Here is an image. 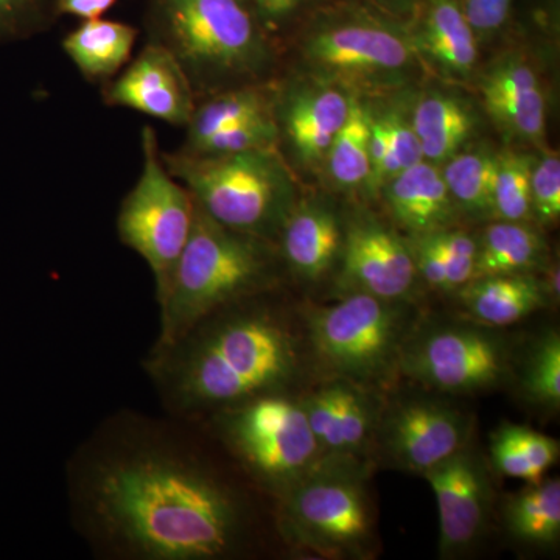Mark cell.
<instances>
[{
  "label": "cell",
  "mask_w": 560,
  "mask_h": 560,
  "mask_svg": "<svg viewBox=\"0 0 560 560\" xmlns=\"http://www.w3.org/2000/svg\"><path fill=\"white\" fill-rule=\"evenodd\" d=\"M102 98L113 108L136 110L176 128H186L197 105V94L178 61L151 40L113 80L102 84Z\"/></svg>",
  "instance_id": "cell-12"
},
{
  "label": "cell",
  "mask_w": 560,
  "mask_h": 560,
  "mask_svg": "<svg viewBox=\"0 0 560 560\" xmlns=\"http://www.w3.org/2000/svg\"><path fill=\"white\" fill-rule=\"evenodd\" d=\"M397 18H408L420 0H361Z\"/></svg>",
  "instance_id": "cell-42"
},
{
  "label": "cell",
  "mask_w": 560,
  "mask_h": 560,
  "mask_svg": "<svg viewBox=\"0 0 560 560\" xmlns=\"http://www.w3.org/2000/svg\"><path fill=\"white\" fill-rule=\"evenodd\" d=\"M467 425L459 412L433 404L405 405L389 419L386 440L401 466L425 474L463 451Z\"/></svg>",
  "instance_id": "cell-16"
},
{
  "label": "cell",
  "mask_w": 560,
  "mask_h": 560,
  "mask_svg": "<svg viewBox=\"0 0 560 560\" xmlns=\"http://www.w3.org/2000/svg\"><path fill=\"white\" fill-rule=\"evenodd\" d=\"M275 102L276 83L271 80L243 84L197 98L189 124L184 128L186 138L179 150H194L213 132L231 125L275 116Z\"/></svg>",
  "instance_id": "cell-23"
},
{
  "label": "cell",
  "mask_w": 560,
  "mask_h": 560,
  "mask_svg": "<svg viewBox=\"0 0 560 560\" xmlns=\"http://www.w3.org/2000/svg\"><path fill=\"white\" fill-rule=\"evenodd\" d=\"M296 345L270 313L206 316L183 337L153 348L145 370L176 416L224 410L276 393L293 377Z\"/></svg>",
  "instance_id": "cell-2"
},
{
  "label": "cell",
  "mask_w": 560,
  "mask_h": 560,
  "mask_svg": "<svg viewBox=\"0 0 560 560\" xmlns=\"http://www.w3.org/2000/svg\"><path fill=\"white\" fill-rule=\"evenodd\" d=\"M526 390L541 404H560V340L551 334L541 340L525 377Z\"/></svg>",
  "instance_id": "cell-33"
},
{
  "label": "cell",
  "mask_w": 560,
  "mask_h": 560,
  "mask_svg": "<svg viewBox=\"0 0 560 560\" xmlns=\"http://www.w3.org/2000/svg\"><path fill=\"white\" fill-rule=\"evenodd\" d=\"M298 28L304 65L337 86H396L418 66L407 21L361 0L323 2Z\"/></svg>",
  "instance_id": "cell-5"
},
{
  "label": "cell",
  "mask_w": 560,
  "mask_h": 560,
  "mask_svg": "<svg viewBox=\"0 0 560 560\" xmlns=\"http://www.w3.org/2000/svg\"><path fill=\"white\" fill-rule=\"evenodd\" d=\"M138 38L135 25L97 18L80 21L62 38L61 47L88 83L102 86L128 65Z\"/></svg>",
  "instance_id": "cell-21"
},
{
  "label": "cell",
  "mask_w": 560,
  "mask_h": 560,
  "mask_svg": "<svg viewBox=\"0 0 560 560\" xmlns=\"http://www.w3.org/2000/svg\"><path fill=\"white\" fill-rule=\"evenodd\" d=\"M371 186H383L390 178L423 161L422 149L411 114L399 109L371 110Z\"/></svg>",
  "instance_id": "cell-26"
},
{
  "label": "cell",
  "mask_w": 560,
  "mask_h": 560,
  "mask_svg": "<svg viewBox=\"0 0 560 560\" xmlns=\"http://www.w3.org/2000/svg\"><path fill=\"white\" fill-rule=\"evenodd\" d=\"M275 243H279L280 259L294 275L319 279L340 253V223L326 206L300 198Z\"/></svg>",
  "instance_id": "cell-19"
},
{
  "label": "cell",
  "mask_w": 560,
  "mask_h": 560,
  "mask_svg": "<svg viewBox=\"0 0 560 560\" xmlns=\"http://www.w3.org/2000/svg\"><path fill=\"white\" fill-rule=\"evenodd\" d=\"M499 154L488 149L456 153L442 171L453 202L471 213L492 212L493 183Z\"/></svg>",
  "instance_id": "cell-28"
},
{
  "label": "cell",
  "mask_w": 560,
  "mask_h": 560,
  "mask_svg": "<svg viewBox=\"0 0 560 560\" xmlns=\"http://www.w3.org/2000/svg\"><path fill=\"white\" fill-rule=\"evenodd\" d=\"M370 412L355 390L345 386L340 408V452L355 451L370 431Z\"/></svg>",
  "instance_id": "cell-40"
},
{
  "label": "cell",
  "mask_w": 560,
  "mask_h": 560,
  "mask_svg": "<svg viewBox=\"0 0 560 560\" xmlns=\"http://www.w3.org/2000/svg\"><path fill=\"white\" fill-rule=\"evenodd\" d=\"M397 330L389 301L359 291L312 318L313 342L323 359L352 375L381 370L396 345Z\"/></svg>",
  "instance_id": "cell-10"
},
{
  "label": "cell",
  "mask_w": 560,
  "mask_h": 560,
  "mask_svg": "<svg viewBox=\"0 0 560 560\" xmlns=\"http://www.w3.org/2000/svg\"><path fill=\"white\" fill-rule=\"evenodd\" d=\"M485 108L504 131L541 143L547 131V98L536 70L522 58L508 57L482 75Z\"/></svg>",
  "instance_id": "cell-17"
},
{
  "label": "cell",
  "mask_w": 560,
  "mask_h": 560,
  "mask_svg": "<svg viewBox=\"0 0 560 560\" xmlns=\"http://www.w3.org/2000/svg\"><path fill=\"white\" fill-rule=\"evenodd\" d=\"M411 121L423 160L436 165L455 156L475 130V116L469 106L444 92H429L420 97Z\"/></svg>",
  "instance_id": "cell-24"
},
{
  "label": "cell",
  "mask_w": 560,
  "mask_h": 560,
  "mask_svg": "<svg viewBox=\"0 0 560 560\" xmlns=\"http://www.w3.org/2000/svg\"><path fill=\"white\" fill-rule=\"evenodd\" d=\"M510 528L530 544H555L560 533V482L539 481L515 495L508 510Z\"/></svg>",
  "instance_id": "cell-29"
},
{
  "label": "cell",
  "mask_w": 560,
  "mask_h": 560,
  "mask_svg": "<svg viewBox=\"0 0 560 560\" xmlns=\"http://www.w3.org/2000/svg\"><path fill=\"white\" fill-rule=\"evenodd\" d=\"M345 385L329 386L302 404L319 447L340 452V408Z\"/></svg>",
  "instance_id": "cell-34"
},
{
  "label": "cell",
  "mask_w": 560,
  "mask_h": 560,
  "mask_svg": "<svg viewBox=\"0 0 560 560\" xmlns=\"http://www.w3.org/2000/svg\"><path fill=\"white\" fill-rule=\"evenodd\" d=\"M423 475L436 497L441 555H455L480 534L488 510V481L480 464L464 448Z\"/></svg>",
  "instance_id": "cell-15"
},
{
  "label": "cell",
  "mask_w": 560,
  "mask_h": 560,
  "mask_svg": "<svg viewBox=\"0 0 560 560\" xmlns=\"http://www.w3.org/2000/svg\"><path fill=\"white\" fill-rule=\"evenodd\" d=\"M447 267L448 290L463 289L474 280L478 245L466 232L441 230L430 232Z\"/></svg>",
  "instance_id": "cell-35"
},
{
  "label": "cell",
  "mask_w": 560,
  "mask_h": 560,
  "mask_svg": "<svg viewBox=\"0 0 560 560\" xmlns=\"http://www.w3.org/2000/svg\"><path fill=\"white\" fill-rule=\"evenodd\" d=\"M140 142L142 172L121 200L117 235L149 265L160 300L189 241L197 208L190 191L165 167L156 131L149 125Z\"/></svg>",
  "instance_id": "cell-7"
},
{
  "label": "cell",
  "mask_w": 560,
  "mask_h": 560,
  "mask_svg": "<svg viewBox=\"0 0 560 560\" xmlns=\"http://www.w3.org/2000/svg\"><path fill=\"white\" fill-rule=\"evenodd\" d=\"M490 451H492L493 463H495V467L501 474L528 481L529 485H536V482L544 480L537 474V470L534 469L533 463H530L528 455H526L525 447H523L521 440H518L515 425L501 427L493 434Z\"/></svg>",
  "instance_id": "cell-37"
},
{
  "label": "cell",
  "mask_w": 560,
  "mask_h": 560,
  "mask_svg": "<svg viewBox=\"0 0 560 560\" xmlns=\"http://www.w3.org/2000/svg\"><path fill=\"white\" fill-rule=\"evenodd\" d=\"M478 40L499 35L511 18L512 0H456Z\"/></svg>",
  "instance_id": "cell-39"
},
{
  "label": "cell",
  "mask_w": 560,
  "mask_h": 560,
  "mask_svg": "<svg viewBox=\"0 0 560 560\" xmlns=\"http://www.w3.org/2000/svg\"><path fill=\"white\" fill-rule=\"evenodd\" d=\"M352 95L327 81L276 84L275 120L280 147L304 168L324 164L348 119Z\"/></svg>",
  "instance_id": "cell-11"
},
{
  "label": "cell",
  "mask_w": 560,
  "mask_h": 560,
  "mask_svg": "<svg viewBox=\"0 0 560 560\" xmlns=\"http://www.w3.org/2000/svg\"><path fill=\"white\" fill-rule=\"evenodd\" d=\"M117 0H57L58 16H72L80 21L105 16Z\"/></svg>",
  "instance_id": "cell-41"
},
{
  "label": "cell",
  "mask_w": 560,
  "mask_h": 560,
  "mask_svg": "<svg viewBox=\"0 0 560 560\" xmlns=\"http://www.w3.org/2000/svg\"><path fill=\"white\" fill-rule=\"evenodd\" d=\"M194 228L186 248L158 304L164 348L206 316L270 289L278 278L275 243L230 230L195 205Z\"/></svg>",
  "instance_id": "cell-4"
},
{
  "label": "cell",
  "mask_w": 560,
  "mask_h": 560,
  "mask_svg": "<svg viewBox=\"0 0 560 560\" xmlns=\"http://www.w3.org/2000/svg\"><path fill=\"white\" fill-rule=\"evenodd\" d=\"M345 279L359 293L393 301L405 296L416 279L410 246L374 220L350 224L342 246Z\"/></svg>",
  "instance_id": "cell-14"
},
{
  "label": "cell",
  "mask_w": 560,
  "mask_h": 560,
  "mask_svg": "<svg viewBox=\"0 0 560 560\" xmlns=\"http://www.w3.org/2000/svg\"><path fill=\"white\" fill-rule=\"evenodd\" d=\"M385 187L386 205L394 220L415 235L447 230L455 202L436 164L420 161L390 178Z\"/></svg>",
  "instance_id": "cell-20"
},
{
  "label": "cell",
  "mask_w": 560,
  "mask_h": 560,
  "mask_svg": "<svg viewBox=\"0 0 560 560\" xmlns=\"http://www.w3.org/2000/svg\"><path fill=\"white\" fill-rule=\"evenodd\" d=\"M147 40L178 61L197 98L270 81L278 43L250 0H145Z\"/></svg>",
  "instance_id": "cell-3"
},
{
  "label": "cell",
  "mask_w": 560,
  "mask_h": 560,
  "mask_svg": "<svg viewBox=\"0 0 560 560\" xmlns=\"http://www.w3.org/2000/svg\"><path fill=\"white\" fill-rule=\"evenodd\" d=\"M280 526L289 539L320 551L366 544L371 515L363 489L341 475H304L283 489Z\"/></svg>",
  "instance_id": "cell-9"
},
{
  "label": "cell",
  "mask_w": 560,
  "mask_h": 560,
  "mask_svg": "<svg viewBox=\"0 0 560 560\" xmlns=\"http://www.w3.org/2000/svg\"><path fill=\"white\" fill-rule=\"evenodd\" d=\"M410 370L419 381L442 390L486 388L501 377L504 353L499 342L470 330L431 335L412 355Z\"/></svg>",
  "instance_id": "cell-13"
},
{
  "label": "cell",
  "mask_w": 560,
  "mask_h": 560,
  "mask_svg": "<svg viewBox=\"0 0 560 560\" xmlns=\"http://www.w3.org/2000/svg\"><path fill=\"white\" fill-rule=\"evenodd\" d=\"M477 245L474 279L521 275L537 267L545 253L540 235L521 221L490 224Z\"/></svg>",
  "instance_id": "cell-25"
},
{
  "label": "cell",
  "mask_w": 560,
  "mask_h": 560,
  "mask_svg": "<svg viewBox=\"0 0 560 560\" xmlns=\"http://www.w3.org/2000/svg\"><path fill=\"white\" fill-rule=\"evenodd\" d=\"M81 533L117 558L215 560L237 548L241 504L178 434L117 419L70 464Z\"/></svg>",
  "instance_id": "cell-1"
},
{
  "label": "cell",
  "mask_w": 560,
  "mask_h": 560,
  "mask_svg": "<svg viewBox=\"0 0 560 560\" xmlns=\"http://www.w3.org/2000/svg\"><path fill=\"white\" fill-rule=\"evenodd\" d=\"M161 154L195 205L230 230L275 243L300 201L296 179L279 149L221 156H194L178 150Z\"/></svg>",
  "instance_id": "cell-6"
},
{
  "label": "cell",
  "mask_w": 560,
  "mask_h": 560,
  "mask_svg": "<svg viewBox=\"0 0 560 560\" xmlns=\"http://www.w3.org/2000/svg\"><path fill=\"white\" fill-rule=\"evenodd\" d=\"M261 24L278 43L282 36L289 35L300 27L302 21L312 13L323 0H250Z\"/></svg>",
  "instance_id": "cell-38"
},
{
  "label": "cell",
  "mask_w": 560,
  "mask_h": 560,
  "mask_svg": "<svg viewBox=\"0 0 560 560\" xmlns=\"http://www.w3.org/2000/svg\"><path fill=\"white\" fill-rule=\"evenodd\" d=\"M534 161L521 153L499 154L493 183L492 212L504 221L525 223L533 217L530 172Z\"/></svg>",
  "instance_id": "cell-30"
},
{
  "label": "cell",
  "mask_w": 560,
  "mask_h": 560,
  "mask_svg": "<svg viewBox=\"0 0 560 560\" xmlns=\"http://www.w3.org/2000/svg\"><path fill=\"white\" fill-rule=\"evenodd\" d=\"M471 315L488 326H510L539 311L547 302L544 283L533 276H488L470 280L460 291Z\"/></svg>",
  "instance_id": "cell-22"
},
{
  "label": "cell",
  "mask_w": 560,
  "mask_h": 560,
  "mask_svg": "<svg viewBox=\"0 0 560 560\" xmlns=\"http://www.w3.org/2000/svg\"><path fill=\"white\" fill-rule=\"evenodd\" d=\"M405 21L419 58L452 80L474 75L480 40L456 0H420Z\"/></svg>",
  "instance_id": "cell-18"
},
{
  "label": "cell",
  "mask_w": 560,
  "mask_h": 560,
  "mask_svg": "<svg viewBox=\"0 0 560 560\" xmlns=\"http://www.w3.org/2000/svg\"><path fill=\"white\" fill-rule=\"evenodd\" d=\"M530 206L540 223L552 224L560 217V160L559 154H547L534 161L530 172Z\"/></svg>",
  "instance_id": "cell-36"
},
{
  "label": "cell",
  "mask_w": 560,
  "mask_h": 560,
  "mask_svg": "<svg viewBox=\"0 0 560 560\" xmlns=\"http://www.w3.org/2000/svg\"><path fill=\"white\" fill-rule=\"evenodd\" d=\"M221 436L243 466L272 488L285 489L307 474L319 444L304 407L271 393L224 408Z\"/></svg>",
  "instance_id": "cell-8"
},
{
  "label": "cell",
  "mask_w": 560,
  "mask_h": 560,
  "mask_svg": "<svg viewBox=\"0 0 560 560\" xmlns=\"http://www.w3.org/2000/svg\"><path fill=\"white\" fill-rule=\"evenodd\" d=\"M371 110L352 98L349 116L327 151V175L335 186L345 190L370 186L371 179Z\"/></svg>",
  "instance_id": "cell-27"
},
{
  "label": "cell",
  "mask_w": 560,
  "mask_h": 560,
  "mask_svg": "<svg viewBox=\"0 0 560 560\" xmlns=\"http://www.w3.org/2000/svg\"><path fill=\"white\" fill-rule=\"evenodd\" d=\"M279 135L275 116L260 117L231 125L213 132L200 145L180 153L194 156H221V154L243 153V151L278 149Z\"/></svg>",
  "instance_id": "cell-31"
},
{
  "label": "cell",
  "mask_w": 560,
  "mask_h": 560,
  "mask_svg": "<svg viewBox=\"0 0 560 560\" xmlns=\"http://www.w3.org/2000/svg\"><path fill=\"white\" fill-rule=\"evenodd\" d=\"M58 18L57 0H0V44L38 36Z\"/></svg>",
  "instance_id": "cell-32"
}]
</instances>
